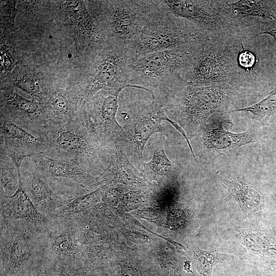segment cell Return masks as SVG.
<instances>
[{"label": "cell", "mask_w": 276, "mask_h": 276, "mask_svg": "<svg viewBox=\"0 0 276 276\" xmlns=\"http://www.w3.org/2000/svg\"><path fill=\"white\" fill-rule=\"evenodd\" d=\"M1 191L8 196L13 195L20 183V174L11 158L0 153Z\"/></svg>", "instance_id": "cell-27"}, {"label": "cell", "mask_w": 276, "mask_h": 276, "mask_svg": "<svg viewBox=\"0 0 276 276\" xmlns=\"http://www.w3.org/2000/svg\"><path fill=\"white\" fill-rule=\"evenodd\" d=\"M219 16L234 33L242 36L241 27L245 22L257 21L260 24L276 19L269 1H212Z\"/></svg>", "instance_id": "cell-14"}, {"label": "cell", "mask_w": 276, "mask_h": 276, "mask_svg": "<svg viewBox=\"0 0 276 276\" xmlns=\"http://www.w3.org/2000/svg\"><path fill=\"white\" fill-rule=\"evenodd\" d=\"M123 88L102 90L86 103L84 109L86 123L101 146L110 155L119 146L123 128L116 119L118 97Z\"/></svg>", "instance_id": "cell-11"}, {"label": "cell", "mask_w": 276, "mask_h": 276, "mask_svg": "<svg viewBox=\"0 0 276 276\" xmlns=\"http://www.w3.org/2000/svg\"><path fill=\"white\" fill-rule=\"evenodd\" d=\"M261 34L270 35L276 42V19L261 22L255 30L254 37Z\"/></svg>", "instance_id": "cell-35"}, {"label": "cell", "mask_w": 276, "mask_h": 276, "mask_svg": "<svg viewBox=\"0 0 276 276\" xmlns=\"http://www.w3.org/2000/svg\"><path fill=\"white\" fill-rule=\"evenodd\" d=\"M1 276H22L43 262V231L25 220L1 219Z\"/></svg>", "instance_id": "cell-5"}, {"label": "cell", "mask_w": 276, "mask_h": 276, "mask_svg": "<svg viewBox=\"0 0 276 276\" xmlns=\"http://www.w3.org/2000/svg\"><path fill=\"white\" fill-rule=\"evenodd\" d=\"M159 211L158 209L147 208L141 210L139 214L142 218L156 222H158L160 218Z\"/></svg>", "instance_id": "cell-36"}, {"label": "cell", "mask_w": 276, "mask_h": 276, "mask_svg": "<svg viewBox=\"0 0 276 276\" xmlns=\"http://www.w3.org/2000/svg\"><path fill=\"white\" fill-rule=\"evenodd\" d=\"M275 200V203H276V198L275 199V200Z\"/></svg>", "instance_id": "cell-41"}, {"label": "cell", "mask_w": 276, "mask_h": 276, "mask_svg": "<svg viewBox=\"0 0 276 276\" xmlns=\"http://www.w3.org/2000/svg\"><path fill=\"white\" fill-rule=\"evenodd\" d=\"M219 183L235 198L245 215H258L266 208V197L259 188L236 174L220 173Z\"/></svg>", "instance_id": "cell-19"}, {"label": "cell", "mask_w": 276, "mask_h": 276, "mask_svg": "<svg viewBox=\"0 0 276 276\" xmlns=\"http://www.w3.org/2000/svg\"><path fill=\"white\" fill-rule=\"evenodd\" d=\"M0 144L28 155H36L51 150L44 138L31 133L21 126L1 116Z\"/></svg>", "instance_id": "cell-20"}, {"label": "cell", "mask_w": 276, "mask_h": 276, "mask_svg": "<svg viewBox=\"0 0 276 276\" xmlns=\"http://www.w3.org/2000/svg\"><path fill=\"white\" fill-rule=\"evenodd\" d=\"M141 176H143L142 173L135 168L122 148L118 146L110 155L107 167L97 177V187L118 183L144 185L147 180Z\"/></svg>", "instance_id": "cell-21"}, {"label": "cell", "mask_w": 276, "mask_h": 276, "mask_svg": "<svg viewBox=\"0 0 276 276\" xmlns=\"http://www.w3.org/2000/svg\"><path fill=\"white\" fill-rule=\"evenodd\" d=\"M40 136L47 141L51 150H64L72 159L97 176L109 164L110 155L101 146L94 135L86 123L84 113L67 124L45 127Z\"/></svg>", "instance_id": "cell-6"}, {"label": "cell", "mask_w": 276, "mask_h": 276, "mask_svg": "<svg viewBox=\"0 0 276 276\" xmlns=\"http://www.w3.org/2000/svg\"><path fill=\"white\" fill-rule=\"evenodd\" d=\"M241 38L229 34L210 36L197 47L183 82L196 86L219 83L234 85L246 72L237 61L242 51Z\"/></svg>", "instance_id": "cell-3"}, {"label": "cell", "mask_w": 276, "mask_h": 276, "mask_svg": "<svg viewBox=\"0 0 276 276\" xmlns=\"http://www.w3.org/2000/svg\"><path fill=\"white\" fill-rule=\"evenodd\" d=\"M120 267L121 276H139L136 269L129 263L122 262Z\"/></svg>", "instance_id": "cell-37"}, {"label": "cell", "mask_w": 276, "mask_h": 276, "mask_svg": "<svg viewBox=\"0 0 276 276\" xmlns=\"http://www.w3.org/2000/svg\"><path fill=\"white\" fill-rule=\"evenodd\" d=\"M235 88V85L223 83L196 86L182 82L156 101L189 139L195 136L200 126L210 117L226 110L238 96Z\"/></svg>", "instance_id": "cell-1"}, {"label": "cell", "mask_w": 276, "mask_h": 276, "mask_svg": "<svg viewBox=\"0 0 276 276\" xmlns=\"http://www.w3.org/2000/svg\"><path fill=\"white\" fill-rule=\"evenodd\" d=\"M143 190L130 191L125 194H121L119 202L128 206H139L145 201V195Z\"/></svg>", "instance_id": "cell-32"}, {"label": "cell", "mask_w": 276, "mask_h": 276, "mask_svg": "<svg viewBox=\"0 0 276 276\" xmlns=\"http://www.w3.org/2000/svg\"><path fill=\"white\" fill-rule=\"evenodd\" d=\"M240 232L241 243L249 252L265 261L276 262V228L268 226Z\"/></svg>", "instance_id": "cell-23"}, {"label": "cell", "mask_w": 276, "mask_h": 276, "mask_svg": "<svg viewBox=\"0 0 276 276\" xmlns=\"http://www.w3.org/2000/svg\"><path fill=\"white\" fill-rule=\"evenodd\" d=\"M14 85L33 97L40 100L45 99L49 95L48 91L35 78L17 71L13 73Z\"/></svg>", "instance_id": "cell-29"}, {"label": "cell", "mask_w": 276, "mask_h": 276, "mask_svg": "<svg viewBox=\"0 0 276 276\" xmlns=\"http://www.w3.org/2000/svg\"><path fill=\"white\" fill-rule=\"evenodd\" d=\"M124 125L119 147L135 164L143 165L144 147L153 134L160 132L164 135L161 123L169 122L182 134L185 140L188 136L183 129L166 114L163 106L153 100L150 103L135 101L123 112Z\"/></svg>", "instance_id": "cell-7"}, {"label": "cell", "mask_w": 276, "mask_h": 276, "mask_svg": "<svg viewBox=\"0 0 276 276\" xmlns=\"http://www.w3.org/2000/svg\"><path fill=\"white\" fill-rule=\"evenodd\" d=\"M161 261L166 276H181L180 265L171 254H163Z\"/></svg>", "instance_id": "cell-31"}, {"label": "cell", "mask_w": 276, "mask_h": 276, "mask_svg": "<svg viewBox=\"0 0 276 276\" xmlns=\"http://www.w3.org/2000/svg\"><path fill=\"white\" fill-rule=\"evenodd\" d=\"M191 261L187 260L184 262L183 264V269L187 272H191L193 274V272L191 270Z\"/></svg>", "instance_id": "cell-38"}, {"label": "cell", "mask_w": 276, "mask_h": 276, "mask_svg": "<svg viewBox=\"0 0 276 276\" xmlns=\"http://www.w3.org/2000/svg\"><path fill=\"white\" fill-rule=\"evenodd\" d=\"M244 112L250 113L257 121L269 117L276 111V85L274 89L260 101L249 106L235 109L233 112Z\"/></svg>", "instance_id": "cell-28"}, {"label": "cell", "mask_w": 276, "mask_h": 276, "mask_svg": "<svg viewBox=\"0 0 276 276\" xmlns=\"http://www.w3.org/2000/svg\"><path fill=\"white\" fill-rule=\"evenodd\" d=\"M154 1H113L98 8L111 47L130 49L140 36Z\"/></svg>", "instance_id": "cell-8"}, {"label": "cell", "mask_w": 276, "mask_h": 276, "mask_svg": "<svg viewBox=\"0 0 276 276\" xmlns=\"http://www.w3.org/2000/svg\"><path fill=\"white\" fill-rule=\"evenodd\" d=\"M105 187L106 185L86 195L68 200L53 218H67L83 214L101 201Z\"/></svg>", "instance_id": "cell-25"}, {"label": "cell", "mask_w": 276, "mask_h": 276, "mask_svg": "<svg viewBox=\"0 0 276 276\" xmlns=\"http://www.w3.org/2000/svg\"><path fill=\"white\" fill-rule=\"evenodd\" d=\"M175 16L183 18L212 35L233 34L221 19L212 1H163Z\"/></svg>", "instance_id": "cell-15"}, {"label": "cell", "mask_w": 276, "mask_h": 276, "mask_svg": "<svg viewBox=\"0 0 276 276\" xmlns=\"http://www.w3.org/2000/svg\"><path fill=\"white\" fill-rule=\"evenodd\" d=\"M268 269L272 273L273 276H276V266H273L269 267Z\"/></svg>", "instance_id": "cell-40"}, {"label": "cell", "mask_w": 276, "mask_h": 276, "mask_svg": "<svg viewBox=\"0 0 276 276\" xmlns=\"http://www.w3.org/2000/svg\"><path fill=\"white\" fill-rule=\"evenodd\" d=\"M63 8L67 22L80 34L83 43L92 49L101 47L102 36L98 27L82 3L67 2Z\"/></svg>", "instance_id": "cell-22"}, {"label": "cell", "mask_w": 276, "mask_h": 276, "mask_svg": "<svg viewBox=\"0 0 276 276\" xmlns=\"http://www.w3.org/2000/svg\"><path fill=\"white\" fill-rule=\"evenodd\" d=\"M47 178L33 167H24L20 170V182L35 208L50 219L56 215L68 201L61 198L51 190Z\"/></svg>", "instance_id": "cell-16"}, {"label": "cell", "mask_w": 276, "mask_h": 276, "mask_svg": "<svg viewBox=\"0 0 276 276\" xmlns=\"http://www.w3.org/2000/svg\"><path fill=\"white\" fill-rule=\"evenodd\" d=\"M212 34L174 15L163 1H154L142 32L129 49L134 56L203 42Z\"/></svg>", "instance_id": "cell-4"}, {"label": "cell", "mask_w": 276, "mask_h": 276, "mask_svg": "<svg viewBox=\"0 0 276 276\" xmlns=\"http://www.w3.org/2000/svg\"><path fill=\"white\" fill-rule=\"evenodd\" d=\"M180 203L172 200L168 205L166 226L171 229L183 228L186 224L187 215L185 212L187 204Z\"/></svg>", "instance_id": "cell-30"}, {"label": "cell", "mask_w": 276, "mask_h": 276, "mask_svg": "<svg viewBox=\"0 0 276 276\" xmlns=\"http://www.w3.org/2000/svg\"><path fill=\"white\" fill-rule=\"evenodd\" d=\"M34 135L40 136L46 122L43 101L32 97L28 100L13 89L1 93V114Z\"/></svg>", "instance_id": "cell-13"}, {"label": "cell", "mask_w": 276, "mask_h": 276, "mask_svg": "<svg viewBox=\"0 0 276 276\" xmlns=\"http://www.w3.org/2000/svg\"><path fill=\"white\" fill-rule=\"evenodd\" d=\"M1 219L6 221L25 220L43 231L51 219L41 213L22 188L21 182L11 196L0 192Z\"/></svg>", "instance_id": "cell-18"}, {"label": "cell", "mask_w": 276, "mask_h": 276, "mask_svg": "<svg viewBox=\"0 0 276 276\" xmlns=\"http://www.w3.org/2000/svg\"><path fill=\"white\" fill-rule=\"evenodd\" d=\"M231 120L223 114L210 117L198 128L195 136L202 149L206 152L229 154L245 145L256 143L261 133L255 127L235 133L224 128Z\"/></svg>", "instance_id": "cell-12"}, {"label": "cell", "mask_w": 276, "mask_h": 276, "mask_svg": "<svg viewBox=\"0 0 276 276\" xmlns=\"http://www.w3.org/2000/svg\"><path fill=\"white\" fill-rule=\"evenodd\" d=\"M163 135H161L152 145V158L149 162L143 164L142 171L145 177L154 180L159 185L176 179L174 165L166 155L164 149L165 139Z\"/></svg>", "instance_id": "cell-24"}, {"label": "cell", "mask_w": 276, "mask_h": 276, "mask_svg": "<svg viewBox=\"0 0 276 276\" xmlns=\"http://www.w3.org/2000/svg\"><path fill=\"white\" fill-rule=\"evenodd\" d=\"M0 153H3L9 157L14 165L17 167L19 173L20 174V166L22 162L26 157H30L33 155H28L21 154L14 151L4 144H0Z\"/></svg>", "instance_id": "cell-34"}, {"label": "cell", "mask_w": 276, "mask_h": 276, "mask_svg": "<svg viewBox=\"0 0 276 276\" xmlns=\"http://www.w3.org/2000/svg\"><path fill=\"white\" fill-rule=\"evenodd\" d=\"M43 260L46 263L73 268L84 264L74 216L54 218L43 231Z\"/></svg>", "instance_id": "cell-9"}, {"label": "cell", "mask_w": 276, "mask_h": 276, "mask_svg": "<svg viewBox=\"0 0 276 276\" xmlns=\"http://www.w3.org/2000/svg\"><path fill=\"white\" fill-rule=\"evenodd\" d=\"M229 255L217 250H204L195 247L193 250L192 262L195 276H212L216 264L227 259Z\"/></svg>", "instance_id": "cell-26"}, {"label": "cell", "mask_w": 276, "mask_h": 276, "mask_svg": "<svg viewBox=\"0 0 276 276\" xmlns=\"http://www.w3.org/2000/svg\"><path fill=\"white\" fill-rule=\"evenodd\" d=\"M237 61L239 66L244 71L247 72L255 65L256 57L250 51L242 50L238 55Z\"/></svg>", "instance_id": "cell-33"}, {"label": "cell", "mask_w": 276, "mask_h": 276, "mask_svg": "<svg viewBox=\"0 0 276 276\" xmlns=\"http://www.w3.org/2000/svg\"><path fill=\"white\" fill-rule=\"evenodd\" d=\"M269 4L274 15L276 17V1H269Z\"/></svg>", "instance_id": "cell-39"}, {"label": "cell", "mask_w": 276, "mask_h": 276, "mask_svg": "<svg viewBox=\"0 0 276 276\" xmlns=\"http://www.w3.org/2000/svg\"><path fill=\"white\" fill-rule=\"evenodd\" d=\"M96 55L79 95L84 104L102 90L129 87L127 69L134 56L129 49L112 47Z\"/></svg>", "instance_id": "cell-10"}, {"label": "cell", "mask_w": 276, "mask_h": 276, "mask_svg": "<svg viewBox=\"0 0 276 276\" xmlns=\"http://www.w3.org/2000/svg\"><path fill=\"white\" fill-rule=\"evenodd\" d=\"M31 157L37 169L46 178L53 177L68 178L74 180L87 189L97 188L96 178L98 176L72 159L53 158L44 152Z\"/></svg>", "instance_id": "cell-17"}, {"label": "cell", "mask_w": 276, "mask_h": 276, "mask_svg": "<svg viewBox=\"0 0 276 276\" xmlns=\"http://www.w3.org/2000/svg\"><path fill=\"white\" fill-rule=\"evenodd\" d=\"M200 44L133 56L127 69L129 86L150 93L152 99L183 82L193 56Z\"/></svg>", "instance_id": "cell-2"}]
</instances>
